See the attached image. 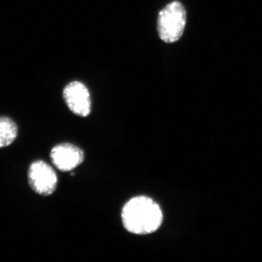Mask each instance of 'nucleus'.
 <instances>
[{
	"label": "nucleus",
	"mask_w": 262,
	"mask_h": 262,
	"mask_svg": "<svg viewBox=\"0 0 262 262\" xmlns=\"http://www.w3.org/2000/svg\"><path fill=\"white\" fill-rule=\"evenodd\" d=\"M124 227L132 234H148L156 232L163 222L161 208L146 196L133 198L122 211Z\"/></svg>",
	"instance_id": "f257e3e1"
},
{
	"label": "nucleus",
	"mask_w": 262,
	"mask_h": 262,
	"mask_svg": "<svg viewBox=\"0 0 262 262\" xmlns=\"http://www.w3.org/2000/svg\"><path fill=\"white\" fill-rule=\"evenodd\" d=\"M187 24V12L182 3L173 1L160 10L158 18V32L161 40L177 42L184 34Z\"/></svg>",
	"instance_id": "f03ea898"
},
{
	"label": "nucleus",
	"mask_w": 262,
	"mask_h": 262,
	"mask_svg": "<svg viewBox=\"0 0 262 262\" xmlns=\"http://www.w3.org/2000/svg\"><path fill=\"white\" fill-rule=\"evenodd\" d=\"M29 184L34 192L49 196L56 189L58 177L55 170L46 162L37 160L31 164L28 172Z\"/></svg>",
	"instance_id": "7ed1b4c3"
},
{
	"label": "nucleus",
	"mask_w": 262,
	"mask_h": 262,
	"mask_svg": "<svg viewBox=\"0 0 262 262\" xmlns=\"http://www.w3.org/2000/svg\"><path fill=\"white\" fill-rule=\"evenodd\" d=\"M63 96L67 106L75 115L85 117L91 114V94L82 82L73 81L67 84L63 90Z\"/></svg>",
	"instance_id": "20e7f679"
},
{
	"label": "nucleus",
	"mask_w": 262,
	"mask_h": 262,
	"mask_svg": "<svg viewBox=\"0 0 262 262\" xmlns=\"http://www.w3.org/2000/svg\"><path fill=\"white\" fill-rule=\"evenodd\" d=\"M51 159L55 167L62 172H68L83 163V151L68 143L58 144L51 150Z\"/></svg>",
	"instance_id": "39448f33"
},
{
	"label": "nucleus",
	"mask_w": 262,
	"mask_h": 262,
	"mask_svg": "<svg viewBox=\"0 0 262 262\" xmlns=\"http://www.w3.org/2000/svg\"><path fill=\"white\" fill-rule=\"evenodd\" d=\"M18 136V127L9 117H0V148L10 145Z\"/></svg>",
	"instance_id": "423d86ee"
}]
</instances>
